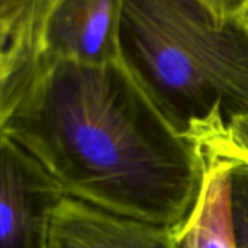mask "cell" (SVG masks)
<instances>
[{
    "instance_id": "3",
    "label": "cell",
    "mask_w": 248,
    "mask_h": 248,
    "mask_svg": "<svg viewBox=\"0 0 248 248\" xmlns=\"http://www.w3.org/2000/svg\"><path fill=\"white\" fill-rule=\"evenodd\" d=\"M62 186L19 143L0 135V248H47Z\"/></svg>"
},
{
    "instance_id": "8",
    "label": "cell",
    "mask_w": 248,
    "mask_h": 248,
    "mask_svg": "<svg viewBox=\"0 0 248 248\" xmlns=\"http://www.w3.org/2000/svg\"><path fill=\"white\" fill-rule=\"evenodd\" d=\"M233 164L231 175V216L233 238L236 248H248V164Z\"/></svg>"
},
{
    "instance_id": "9",
    "label": "cell",
    "mask_w": 248,
    "mask_h": 248,
    "mask_svg": "<svg viewBox=\"0 0 248 248\" xmlns=\"http://www.w3.org/2000/svg\"><path fill=\"white\" fill-rule=\"evenodd\" d=\"M196 146L207 149L220 158L248 164V115L233 121L225 132Z\"/></svg>"
},
{
    "instance_id": "6",
    "label": "cell",
    "mask_w": 248,
    "mask_h": 248,
    "mask_svg": "<svg viewBox=\"0 0 248 248\" xmlns=\"http://www.w3.org/2000/svg\"><path fill=\"white\" fill-rule=\"evenodd\" d=\"M197 148V146H196ZM202 180L188 213L170 226L172 248H236L231 216L233 162L197 148Z\"/></svg>"
},
{
    "instance_id": "5",
    "label": "cell",
    "mask_w": 248,
    "mask_h": 248,
    "mask_svg": "<svg viewBox=\"0 0 248 248\" xmlns=\"http://www.w3.org/2000/svg\"><path fill=\"white\" fill-rule=\"evenodd\" d=\"M47 248H172L170 226L115 215L66 196L53 213Z\"/></svg>"
},
{
    "instance_id": "2",
    "label": "cell",
    "mask_w": 248,
    "mask_h": 248,
    "mask_svg": "<svg viewBox=\"0 0 248 248\" xmlns=\"http://www.w3.org/2000/svg\"><path fill=\"white\" fill-rule=\"evenodd\" d=\"M118 60L170 126L199 145L248 115V22L199 0H123Z\"/></svg>"
},
{
    "instance_id": "1",
    "label": "cell",
    "mask_w": 248,
    "mask_h": 248,
    "mask_svg": "<svg viewBox=\"0 0 248 248\" xmlns=\"http://www.w3.org/2000/svg\"><path fill=\"white\" fill-rule=\"evenodd\" d=\"M5 135L66 196L115 215L172 226L199 193L196 145L170 126L120 60L38 59Z\"/></svg>"
},
{
    "instance_id": "7",
    "label": "cell",
    "mask_w": 248,
    "mask_h": 248,
    "mask_svg": "<svg viewBox=\"0 0 248 248\" xmlns=\"http://www.w3.org/2000/svg\"><path fill=\"white\" fill-rule=\"evenodd\" d=\"M30 41L16 38L0 48V135L18 107L37 64Z\"/></svg>"
},
{
    "instance_id": "13",
    "label": "cell",
    "mask_w": 248,
    "mask_h": 248,
    "mask_svg": "<svg viewBox=\"0 0 248 248\" xmlns=\"http://www.w3.org/2000/svg\"><path fill=\"white\" fill-rule=\"evenodd\" d=\"M245 19H247V22H248V15H247V18H245Z\"/></svg>"
},
{
    "instance_id": "11",
    "label": "cell",
    "mask_w": 248,
    "mask_h": 248,
    "mask_svg": "<svg viewBox=\"0 0 248 248\" xmlns=\"http://www.w3.org/2000/svg\"><path fill=\"white\" fill-rule=\"evenodd\" d=\"M217 19H245L248 15V0H199Z\"/></svg>"
},
{
    "instance_id": "12",
    "label": "cell",
    "mask_w": 248,
    "mask_h": 248,
    "mask_svg": "<svg viewBox=\"0 0 248 248\" xmlns=\"http://www.w3.org/2000/svg\"><path fill=\"white\" fill-rule=\"evenodd\" d=\"M11 41H8L3 35H2V32H0V48H3V47H6L8 44H9Z\"/></svg>"
},
{
    "instance_id": "4",
    "label": "cell",
    "mask_w": 248,
    "mask_h": 248,
    "mask_svg": "<svg viewBox=\"0 0 248 248\" xmlns=\"http://www.w3.org/2000/svg\"><path fill=\"white\" fill-rule=\"evenodd\" d=\"M123 0H43L34 19L38 59L102 64L118 60Z\"/></svg>"
},
{
    "instance_id": "10",
    "label": "cell",
    "mask_w": 248,
    "mask_h": 248,
    "mask_svg": "<svg viewBox=\"0 0 248 248\" xmlns=\"http://www.w3.org/2000/svg\"><path fill=\"white\" fill-rule=\"evenodd\" d=\"M43 0H0V32L12 41L34 18Z\"/></svg>"
}]
</instances>
